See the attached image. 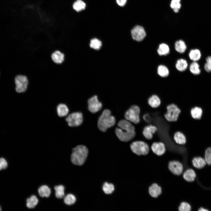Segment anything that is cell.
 Segmentation results:
<instances>
[{"label": "cell", "instance_id": "34", "mask_svg": "<svg viewBox=\"0 0 211 211\" xmlns=\"http://www.w3.org/2000/svg\"><path fill=\"white\" fill-rule=\"evenodd\" d=\"M76 200L75 196L71 194L67 195L64 197V201L65 204L71 205L74 204Z\"/></svg>", "mask_w": 211, "mask_h": 211}, {"label": "cell", "instance_id": "27", "mask_svg": "<svg viewBox=\"0 0 211 211\" xmlns=\"http://www.w3.org/2000/svg\"><path fill=\"white\" fill-rule=\"evenodd\" d=\"M190 59L194 61L198 60L201 57V53L199 50L198 49H192L189 54Z\"/></svg>", "mask_w": 211, "mask_h": 211}, {"label": "cell", "instance_id": "6", "mask_svg": "<svg viewBox=\"0 0 211 211\" xmlns=\"http://www.w3.org/2000/svg\"><path fill=\"white\" fill-rule=\"evenodd\" d=\"M140 109L138 106L133 105L126 111L125 117L129 121L135 124H138L140 122Z\"/></svg>", "mask_w": 211, "mask_h": 211}, {"label": "cell", "instance_id": "5", "mask_svg": "<svg viewBox=\"0 0 211 211\" xmlns=\"http://www.w3.org/2000/svg\"><path fill=\"white\" fill-rule=\"evenodd\" d=\"M166 112L164 115L166 119L169 122L176 121L181 113V110L176 105L172 103L166 106Z\"/></svg>", "mask_w": 211, "mask_h": 211}, {"label": "cell", "instance_id": "26", "mask_svg": "<svg viewBox=\"0 0 211 211\" xmlns=\"http://www.w3.org/2000/svg\"><path fill=\"white\" fill-rule=\"evenodd\" d=\"M38 192L39 195L42 197H48L51 193V190L49 187L46 185L41 186L38 189Z\"/></svg>", "mask_w": 211, "mask_h": 211}, {"label": "cell", "instance_id": "19", "mask_svg": "<svg viewBox=\"0 0 211 211\" xmlns=\"http://www.w3.org/2000/svg\"><path fill=\"white\" fill-rule=\"evenodd\" d=\"M196 177L195 171L192 169H187L183 173V177L186 181L191 182L194 181Z\"/></svg>", "mask_w": 211, "mask_h": 211}, {"label": "cell", "instance_id": "13", "mask_svg": "<svg viewBox=\"0 0 211 211\" xmlns=\"http://www.w3.org/2000/svg\"><path fill=\"white\" fill-rule=\"evenodd\" d=\"M151 149L153 153L159 156L163 154L166 150L165 144L161 142H153L151 146Z\"/></svg>", "mask_w": 211, "mask_h": 211}, {"label": "cell", "instance_id": "40", "mask_svg": "<svg viewBox=\"0 0 211 211\" xmlns=\"http://www.w3.org/2000/svg\"><path fill=\"white\" fill-rule=\"evenodd\" d=\"M117 4L120 6H123L126 4L127 0H116Z\"/></svg>", "mask_w": 211, "mask_h": 211}, {"label": "cell", "instance_id": "8", "mask_svg": "<svg viewBox=\"0 0 211 211\" xmlns=\"http://www.w3.org/2000/svg\"><path fill=\"white\" fill-rule=\"evenodd\" d=\"M66 121L70 127H77L80 125L83 121L82 113L76 112L71 113L66 118Z\"/></svg>", "mask_w": 211, "mask_h": 211}, {"label": "cell", "instance_id": "1", "mask_svg": "<svg viewBox=\"0 0 211 211\" xmlns=\"http://www.w3.org/2000/svg\"><path fill=\"white\" fill-rule=\"evenodd\" d=\"M118 125L119 127L116 128L115 133L121 141L127 142L134 137L136 135L135 128L130 122L122 119L118 122Z\"/></svg>", "mask_w": 211, "mask_h": 211}, {"label": "cell", "instance_id": "39", "mask_svg": "<svg viewBox=\"0 0 211 211\" xmlns=\"http://www.w3.org/2000/svg\"><path fill=\"white\" fill-rule=\"evenodd\" d=\"M204 68L205 70L208 72H211V65L206 62Z\"/></svg>", "mask_w": 211, "mask_h": 211}, {"label": "cell", "instance_id": "31", "mask_svg": "<svg viewBox=\"0 0 211 211\" xmlns=\"http://www.w3.org/2000/svg\"><path fill=\"white\" fill-rule=\"evenodd\" d=\"M189 69L191 73L194 75H198L200 73L199 65L196 61H194L190 64Z\"/></svg>", "mask_w": 211, "mask_h": 211}, {"label": "cell", "instance_id": "35", "mask_svg": "<svg viewBox=\"0 0 211 211\" xmlns=\"http://www.w3.org/2000/svg\"><path fill=\"white\" fill-rule=\"evenodd\" d=\"M180 0H172L170 4L171 7L175 13H177L181 7Z\"/></svg>", "mask_w": 211, "mask_h": 211}, {"label": "cell", "instance_id": "15", "mask_svg": "<svg viewBox=\"0 0 211 211\" xmlns=\"http://www.w3.org/2000/svg\"><path fill=\"white\" fill-rule=\"evenodd\" d=\"M161 187L157 184L154 183L150 186L149 192L150 195L153 198H156L161 193Z\"/></svg>", "mask_w": 211, "mask_h": 211}, {"label": "cell", "instance_id": "17", "mask_svg": "<svg viewBox=\"0 0 211 211\" xmlns=\"http://www.w3.org/2000/svg\"><path fill=\"white\" fill-rule=\"evenodd\" d=\"M173 139L175 142L179 144H185L186 142L185 135L180 131H177L174 134Z\"/></svg>", "mask_w": 211, "mask_h": 211}, {"label": "cell", "instance_id": "21", "mask_svg": "<svg viewBox=\"0 0 211 211\" xmlns=\"http://www.w3.org/2000/svg\"><path fill=\"white\" fill-rule=\"evenodd\" d=\"M192 162L194 166L198 169L203 168L207 164L205 159L200 157H194Z\"/></svg>", "mask_w": 211, "mask_h": 211}, {"label": "cell", "instance_id": "12", "mask_svg": "<svg viewBox=\"0 0 211 211\" xmlns=\"http://www.w3.org/2000/svg\"><path fill=\"white\" fill-rule=\"evenodd\" d=\"M157 127L154 125H149L143 128L142 133L144 137L147 140L152 139L154 135L157 131Z\"/></svg>", "mask_w": 211, "mask_h": 211}, {"label": "cell", "instance_id": "33", "mask_svg": "<svg viewBox=\"0 0 211 211\" xmlns=\"http://www.w3.org/2000/svg\"><path fill=\"white\" fill-rule=\"evenodd\" d=\"M101 46L102 42L98 39L94 38L91 40L90 46L91 48L96 50H98L101 48Z\"/></svg>", "mask_w": 211, "mask_h": 211}, {"label": "cell", "instance_id": "41", "mask_svg": "<svg viewBox=\"0 0 211 211\" xmlns=\"http://www.w3.org/2000/svg\"><path fill=\"white\" fill-rule=\"evenodd\" d=\"M207 62L211 65V56L207 57L206 58Z\"/></svg>", "mask_w": 211, "mask_h": 211}, {"label": "cell", "instance_id": "4", "mask_svg": "<svg viewBox=\"0 0 211 211\" xmlns=\"http://www.w3.org/2000/svg\"><path fill=\"white\" fill-rule=\"evenodd\" d=\"M130 148L132 151L138 155H144L148 154L149 151L148 144L142 141H135L131 143Z\"/></svg>", "mask_w": 211, "mask_h": 211}, {"label": "cell", "instance_id": "38", "mask_svg": "<svg viewBox=\"0 0 211 211\" xmlns=\"http://www.w3.org/2000/svg\"><path fill=\"white\" fill-rule=\"evenodd\" d=\"M7 166L8 163L6 161L4 158H0V170L5 169Z\"/></svg>", "mask_w": 211, "mask_h": 211}, {"label": "cell", "instance_id": "36", "mask_svg": "<svg viewBox=\"0 0 211 211\" xmlns=\"http://www.w3.org/2000/svg\"><path fill=\"white\" fill-rule=\"evenodd\" d=\"M205 159L207 164L211 165V147H208L205 150Z\"/></svg>", "mask_w": 211, "mask_h": 211}, {"label": "cell", "instance_id": "18", "mask_svg": "<svg viewBox=\"0 0 211 211\" xmlns=\"http://www.w3.org/2000/svg\"><path fill=\"white\" fill-rule=\"evenodd\" d=\"M190 113L193 119L199 120L201 119L202 117L203 111L201 107L195 106L191 109Z\"/></svg>", "mask_w": 211, "mask_h": 211}, {"label": "cell", "instance_id": "28", "mask_svg": "<svg viewBox=\"0 0 211 211\" xmlns=\"http://www.w3.org/2000/svg\"><path fill=\"white\" fill-rule=\"evenodd\" d=\"M157 73L161 77H165L169 75V71L166 66L163 65H160L157 68Z\"/></svg>", "mask_w": 211, "mask_h": 211}, {"label": "cell", "instance_id": "16", "mask_svg": "<svg viewBox=\"0 0 211 211\" xmlns=\"http://www.w3.org/2000/svg\"><path fill=\"white\" fill-rule=\"evenodd\" d=\"M148 103L152 108H156L160 105L161 101L159 97L156 95H153L148 99Z\"/></svg>", "mask_w": 211, "mask_h": 211}, {"label": "cell", "instance_id": "23", "mask_svg": "<svg viewBox=\"0 0 211 211\" xmlns=\"http://www.w3.org/2000/svg\"><path fill=\"white\" fill-rule=\"evenodd\" d=\"M175 48L177 52L182 53L185 51L186 49L187 46L183 41L182 40H179L175 42Z\"/></svg>", "mask_w": 211, "mask_h": 211}, {"label": "cell", "instance_id": "29", "mask_svg": "<svg viewBox=\"0 0 211 211\" xmlns=\"http://www.w3.org/2000/svg\"><path fill=\"white\" fill-rule=\"evenodd\" d=\"M38 200L34 195H32L26 200V206L29 208H34L38 204Z\"/></svg>", "mask_w": 211, "mask_h": 211}, {"label": "cell", "instance_id": "2", "mask_svg": "<svg viewBox=\"0 0 211 211\" xmlns=\"http://www.w3.org/2000/svg\"><path fill=\"white\" fill-rule=\"evenodd\" d=\"M88 150L83 145H79L72 149L71 160L73 164L77 165H81L84 163L87 156Z\"/></svg>", "mask_w": 211, "mask_h": 211}, {"label": "cell", "instance_id": "24", "mask_svg": "<svg viewBox=\"0 0 211 211\" xmlns=\"http://www.w3.org/2000/svg\"><path fill=\"white\" fill-rule=\"evenodd\" d=\"M188 66L187 61L183 59H178L176 64V67L177 69L181 72L185 71L187 68Z\"/></svg>", "mask_w": 211, "mask_h": 211}, {"label": "cell", "instance_id": "3", "mask_svg": "<svg viewBox=\"0 0 211 211\" xmlns=\"http://www.w3.org/2000/svg\"><path fill=\"white\" fill-rule=\"evenodd\" d=\"M115 122V118L111 115L110 111L108 109H106L103 110L98 118V127L101 131L105 132L108 128L113 126Z\"/></svg>", "mask_w": 211, "mask_h": 211}, {"label": "cell", "instance_id": "22", "mask_svg": "<svg viewBox=\"0 0 211 211\" xmlns=\"http://www.w3.org/2000/svg\"><path fill=\"white\" fill-rule=\"evenodd\" d=\"M86 4L82 0H76L74 2L72 7L74 10L79 12L85 9Z\"/></svg>", "mask_w": 211, "mask_h": 211}, {"label": "cell", "instance_id": "37", "mask_svg": "<svg viewBox=\"0 0 211 211\" xmlns=\"http://www.w3.org/2000/svg\"><path fill=\"white\" fill-rule=\"evenodd\" d=\"M178 210L180 211H190L191 210V207L187 203L183 202L180 204Z\"/></svg>", "mask_w": 211, "mask_h": 211}, {"label": "cell", "instance_id": "43", "mask_svg": "<svg viewBox=\"0 0 211 211\" xmlns=\"http://www.w3.org/2000/svg\"><path fill=\"white\" fill-rule=\"evenodd\" d=\"M1 207L0 206V211H1Z\"/></svg>", "mask_w": 211, "mask_h": 211}, {"label": "cell", "instance_id": "20", "mask_svg": "<svg viewBox=\"0 0 211 211\" xmlns=\"http://www.w3.org/2000/svg\"><path fill=\"white\" fill-rule=\"evenodd\" d=\"M64 55L59 51H56L52 54L51 58L53 61L57 64H61L64 60Z\"/></svg>", "mask_w": 211, "mask_h": 211}, {"label": "cell", "instance_id": "25", "mask_svg": "<svg viewBox=\"0 0 211 211\" xmlns=\"http://www.w3.org/2000/svg\"><path fill=\"white\" fill-rule=\"evenodd\" d=\"M157 51L160 55H166L169 54L170 49L167 45L162 43L159 45Z\"/></svg>", "mask_w": 211, "mask_h": 211}, {"label": "cell", "instance_id": "30", "mask_svg": "<svg viewBox=\"0 0 211 211\" xmlns=\"http://www.w3.org/2000/svg\"><path fill=\"white\" fill-rule=\"evenodd\" d=\"M55 196L58 198H63L64 196V187L62 185L55 186L54 187Z\"/></svg>", "mask_w": 211, "mask_h": 211}, {"label": "cell", "instance_id": "7", "mask_svg": "<svg viewBox=\"0 0 211 211\" xmlns=\"http://www.w3.org/2000/svg\"><path fill=\"white\" fill-rule=\"evenodd\" d=\"M16 91L18 93H23L27 90L28 85V80L24 75H18L15 78Z\"/></svg>", "mask_w": 211, "mask_h": 211}, {"label": "cell", "instance_id": "42", "mask_svg": "<svg viewBox=\"0 0 211 211\" xmlns=\"http://www.w3.org/2000/svg\"><path fill=\"white\" fill-rule=\"evenodd\" d=\"M198 210L199 211H208V210L205 208L201 207Z\"/></svg>", "mask_w": 211, "mask_h": 211}, {"label": "cell", "instance_id": "32", "mask_svg": "<svg viewBox=\"0 0 211 211\" xmlns=\"http://www.w3.org/2000/svg\"><path fill=\"white\" fill-rule=\"evenodd\" d=\"M103 190L106 194H109L112 193L114 190V186L112 183H105L103 186Z\"/></svg>", "mask_w": 211, "mask_h": 211}, {"label": "cell", "instance_id": "14", "mask_svg": "<svg viewBox=\"0 0 211 211\" xmlns=\"http://www.w3.org/2000/svg\"><path fill=\"white\" fill-rule=\"evenodd\" d=\"M56 110L57 115L60 117L67 116L69 111L67 106L63 103H61L58 105L57 107Z\"/></svg>", "mask_w": 211, "mask_h": 211}, {"label": "cell", "instance_id": "9", "mask_svg": "<svg viewBox=\"0 0 211 211\" xmlns=\"http://www.w3.org/2000/svg\"><path fill=\"white\" fill-rule=\"evenodd\" d=\"M88 109L91 112L96 113L102 108V105L100 102L96 95L89 98L88 100Z\"/></svg>", "mask_w": 211, "mask_h": 211}, {"label": "cell", "instance_id": "11", "mask_svg": "<svg viewBox=\"0 0 211 211\" xmlns=\"http://www.w3.org/2000/svg\"><path fill=\"white\" fill-rule=\"evenodd\" d=\"M168 167L171 172L175 175H180L183 171V164L178 161H173L169 162Z\"/></svg>", "mask_w": 211, "mask_h": 211}, {"label": "cell", "instance_id": "10", "mask_svg": "<svg viewBox=\"0 0 211 211\" xmlns=\"http://www.w3.org/2000/svg\"><path fill=\"white\" fill-rule=\"evenodd\" d=\"M131 34L133 39L138 42L142 40L146 36L144 29L139 25L134 27L131 31Z\"/></svg>", "mask_w": 211, "mask_h": 211}]
</instances>
